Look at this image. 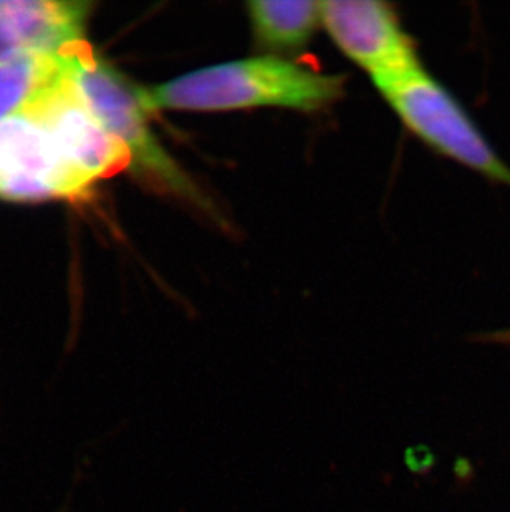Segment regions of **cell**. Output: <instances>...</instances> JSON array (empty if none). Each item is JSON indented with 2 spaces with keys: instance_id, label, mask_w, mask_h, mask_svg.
<instances>
[{
  "instance_id": "obj_1",
  "label": "cell",
  "mask_w": 510,
  "mask_h": 512,
  "mask_svg": "<svg viewBox=\"0 0 510 512\" xmlns=\"http://www.w3.org/2000/svg\"><path fill=\"white\" fill-rule=\"evenodd\" d=\"M343 95L342 75H328L275 55L217 63L143 88L150 112H234L265 107L317 112Z\"/></svg>"
},
{
  "instance_id": "obj_2",
  "label": "cell",
  "mask_w": 510,
  "mask_h": 512,
  "mask_svg": "<svg viewBox=\"0 0 510 512\" xmlns=\"http://www.w3.org/2000/svg\"><path fill=\"white\" fill-rule=\"evenodd\" d=\"M67 67L78 97L125 148L130 158L128 168L150 186L206 208L207 201L198 186L154 135L143 88L95 57L85 44L67 55Z\"/></svg>"
},
{
  "instance_id": "obj_3",
  "label": "cell",
  "mask_w": 510,
  "mask_h": 512,
  "mask_svg": "<svg viewBox=\"0 0 510 512\" xmlns=\"http://www.w3.org/2000/svg\"><path fill=\"white\" fill-rule=\"evenodd\" d=\"M403 125L429 148L510 188V168L484 138L461 103L423 65L373 80Z\"/></svg>"
},
{
  "instance_id": "obj_4",
  "label": "cell",
  "mask_w": 510,
  "mask_h": 512,
  "mask_svg": "<svg viewBox=\"0 0 510 512\" xmlns=\"http://www.w3.org/2000/svg\"><path fill=\"white\" fill-rule=\"evenodd\" d=\"M92 184L68 165L42 121L30 112L0 123V198H82Z\"/></svg>"
},
{
  "instance_id": "obj_5",
  "label": "cell",
  "mask_w": 510,
  "mask_h": 512,
  "mask_svg": "<svg viewBox=\"0 0 510 512\" xmlns=\"http://www.w3.org/2000/svg\"><path fill=\"white\" fill-rule=\"evenodd\" d=\"M322 25L333 44L371 80L393 77L421 65L414 40L391 5L378 0L322 2Z\"/></svg>"
},
{
  "instance_id": "obj_6",
  "label": "cell",
  "mask_w": 510,
  "mask_h": 512,
  "mask_svg": "<svg viewBox=\"0 0 510 512\" xmlns=\"http://www.w3.org/2000/svg\"><path fill=\"white\" fill-rule=\"evenodd\" d=\"M25 112L42 121L65 161L88 183L130 166L125 148L78 97L68 67L63 78Z\"/></svg>"
},
{
  "instance_id": "obj_7",
  "label": "cell",
  "mask_w": 510,
  "mask_h": 512,
  "mask_svg": "<svg viewBox=\"0 0 510 512\" xmlns=\"http://www.w3.org/2000/svg\"><path fill=\"white\" fill-rule=\"evenodd\" d=\"M92 4L0 0V60L24 52L67 54L85 44Z\"/></svg>"
},
{
  "instance_id": "obj_8",
  "label": "cell",
  "mask_w": 510,
  "mask_h": 512,
  "mask_svg": "<svg viewBox=\"0 0 510 512\" xmlns=\"http://www.w3.org/2000/svg\"><path fill=\"white\" fill-rule=\"evenodd\" d=\"M246 9L255 44L275 57L304 50L322 27L315 0H254Z\"/></svg>"
},
{
  "instance_id": "obj_9",
  "label": "cell",
  "mask_w": 510,
  "mask_h": 512,
  "mask_svg": "<svg viewBox=\"0 0 510 512\" xmlns=\"http://www.w3.org/2000/svg\"><path fill=\"white\" fill-rule=\"evenodd\" d=\"M70 52H24L0 60V123L25 112L63 78Z\"/></svg>"
}]
</instances>
